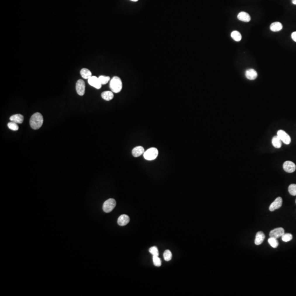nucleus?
<instances>
[{"label": "nucleus", "mask_w": 296, "mask_h": 296, "mask_svg": "<svg viewBox=\"0 0 296 296\" xmlns=\"http://www.w3.org/2000/svg\"><path fill=\"white\" fill-rule=\"evenodd\" d=\"M149 251L153 256H159V251H158L157 248L156 247V246H153V247L150 248Z\"/></svg>", "instance_id": "obj_26"}, {"label": "nucleus", "mask_w": 296, "mask_h": 296, "mask_svg": "<svg viewBox=\"0 0 296 296\" xmlns=\"http://www.w3.org/2000/svg\"><path fill=\"white\" fill-rule=\"evenodd\" d=\"M88 82L91 86L96 89H100L102 87V84L100 82L99 77L95 76H92L88 79Z\"/></svg>", "instance_id": "obj_7"}, {"label": "nucleus", "mask_w": 296, "mask_h": 296, "mask_svg": "<svg viewBox=\"0 0 296 296\" xmlns=\"http://www.w3.org/2000/svg\"><path fill=\"white\" fill-rule=\"evenodd\" d=\"M114 92L112 91H105L102 93V97L104 100L106 101H109L113 99L114 98Z\"/></svg>", "instance_id": "obj_18"}, {"label": "nucleus", "mask_w": 296, "mask_h": 296, "mask_svg": "<svg viewBox=\"0 0 296 296\" xmlns=\"http://www.w3.org/2000/svg\"><path fill=\"white\" fill-rule=\"evenodd\" d=\"M285 234V230L283 228H277L271 230L269 233L270 237L278 239L280 237H282Z\"/></svg>", "instance_id": "obj_10"}, {"label": "nucleus", "mask_w": 296, "mask_h": 296, "mask_svg": "<svg viewBox=\"0 0 296 296\" xmlns=\"http://www.w3.org/2000/svg\"><path fill=\"white\" fill-rule=\"evenodd\" d=\"M277 136L285 144L288 145L290 144L291 141V137L285 131L283 130H278L277 133Z\"/></svg>", "instance_id": "obj_5"}, {"label": "nucleus", "mask_w": 296, "mask_h": 296, "mask_svg": "<svg viewBox=\"0 0 296 296\" xmlns=\"http://www.w3.org/2000/svg\"><path fill=\"white\" fill-rule=\"evenodd\" d=\"M282 205H283V199L281 197L277 198L270 205V211L273 212L276 210H278L282 206Z\"/></svg>", "instance_id": "obj_9"}, {"label": "nucleus", "mask_w": 296, "mask_h": 296, "mask_svg": "<svg viewBox=\"0 0 296 296\" xmlns=\"http://www.w3.org/2000/svg\"></svg>", "instance_id": "obj_33"}, {"label": "nucleus", "mask_w": 296, "mask_h": 296, "mask_svg": "<svg viewBox=\"0 0 296 296\" xmlns=\"http://www.w3.org/2000/svg\"><path fill=\"white\" fill-rule=\"evenodd\" d=\"M131 1H133V2H137V1H138V0H131Z\"/></svg>", "instance_id": "obj_32"}, {"label": "nucleus", "mask_w": 296, "mask_h": 296, "mask_svg": "<svg viewBox=\"0 0 296 296\" xmlns=\"http://www.w3.org/2000/svg\"><path fill=\"white\" fill-rule=\"evenodd\" d=\"M245 76L248 80H254L256 79L258 74L255 70L253 69H249L246 71Z\"/></svg>", "instance_id": "obj_11"}, {"label": "nucleus", "mask_w": 296, "mask_h": 296, "mask_svg": "<svg viewBox=\"0 0 296 296\" xmlns=\"http://www.w3.org/2000/svg\"><path fill=\"white\" fill-rule=\"evenodd\" d=\"M159 155V151L155 148H151L146 151L143 154L145 159L151 161L156 159Z\"/></svg>", "instance_id": "obj_3"}, {"label": "nucleus", "mask_w": 296, "mask_h": 296, "mask_svg": "<svg viewBox=\"0 0 296 296\" xmlns=\"http://www.w3.org/2000/svg\"><path fill=\"white\" fill-rule=\"evenodd\" d=\"M265 235L262 231H258L257 233L255 243L256 245H260L263 243L265 239Z\"/></svg>", "instance_id": "obj_15"}, {"label": "nucleus", "mask_w": 296, "mask_h": 296, "mask_svg": "<svg viewBox=\"0 0 296 296\" xmlns=\"http://www.w3.org/2000/svg\"><path fill=\"white\" fill-rule=\"evenodd\" d=\"M293 238V236L291 234H284L282 236V240L283 242H288Z\"/></svg>", "instance_id": "obj_28"}, {"label": "nucleus", "mask_w": 296, "mask_h": 296, "mask_svg": "<svg viewBox=\"0 0 296 296\" xmlns=\"http://www.w3.org/2000/svg\"><path fill=\"white\" fill-rule=\"evenodd\" d=\"M283 25L281 22H273L270 27V29L271 31L273 32H278L281 31L283 29Z\"/></svg>", "instance_id": "obj_17"}, {"label": "nucleus", "mask_w": 296, "mask_h": 296, "mask_svg": "<svg viewBox=\"0 0 296 296\" xmlns=\"http://www.w3.org/2000/svg\"><path fill=\"white\" fill-rule=\"evenodd\" d=\"M8 127L13 131H18L19 129L18 124L13 122H10L8 124Z\"/></svg>", "instance_id": "obj_27"}, {"label": "nucleus", "mask_w": 296, "mask_h": 296, "mask_svg": "<svg viewBox=\"0 0 296 296\" xmlns=\"http://www.w3.org/2000/svg\"><path fill=\"white\" fill-rule=\"evenodd\" d=\"M231 37L236 42H239L242 39V36L239 31H233L231 33Z\"/></svg>", "instance_id": "obj_21"}, {"label": "nucleus", "mask_w": 296, "mask_h": 296, "mask_svg": "<svg viewBox=\"0 0 296 296\" xmlns=\"http://www.w3.org/2000/svg\"><path fill=\"white\" fill-rule=\"evenodd\" d=\"M272 144L274 147H275V148H278L279 149L282 146V141L280 139V138L278 136H274L273 139H272Z\"/></svg>", "instance_id": "obj_19"}, {"label": "nucleus", "mask_w": 296, "mask_h": 296, "mask_svg": "<svg viewBox=\"0 0 296 296\" xmlns=\"http://www.w3.org/2000/svg\"><path fill=\"white\" fill-rule=\"evenodd\" d=\"M9 119L11 120V121L15 122L16 124H22L24 121V116L21 114H15L11 116Z\"/></svg>", "instance_id": "obj_16"}, {"label": "nucleus", "mask_w": 296, "mask_h": 296, "mask_svg": "<svg viewBox=\"0 0 296 296\" xmlns=\"http://www.w3.org/2000/svg\"><path fill=\"white\" fill-rule=\"evenodd\" d=\"M110 88L112 92L119 93L122 89V82L118 76H114L110 80Z\"/></svg>", "instance_id": "obj_2"}, {"label": "nucleus", "mask_w": 296, "mask_h": 296, "mask_svg": "<svg viewBox=\"0 0 296 296\" xmlns=\"http://www.w3.org/2000/svg\"><path fill=\"white\" fill-rule=\"evenodd\" d=\"M283 168L286 172L293 173L296 171V166L291 161H286L283 164Z\"/></svg>", "instance_id": "obj_6"}, {"label": "nucleus", "mask_w": 296, "mask_h": 296, "mask_svg": "<svg viewBox=\"0 0 296 296\" xmlns=\"http://www.w3.org/2000/svg\"><path fill=\"white\" fill-rule=\"evenodd\" d=\"M238 19L243 22H249L251 20V17L249 14L245 12H241L238 15Z\"/></svg>", "instance_id": "obj_14"}, {"label": "nucleus", "mask_w": 296, "mask_h": 296, "mask_svg": "<svg viewBox=\"0 0 296 296\" xmlns=\"http://www.w3.org/2000/svg\"><path fill=\"white\" fill-rule=\"evenodd\" d=\"M130 218L126 214H122L119 217L117 220V223L120 226H124L127 225L129 222Z\"/></svg>", "instance_id": "obj_12"}, {"label": "nucleus", "mask_w": 296, "mask_h": 296, "mask_svg": "<svg viewBox=\"0 0 296 296\" xmlns=\"http://www.w3.org/2000/svg\"><path fill=\"white\" fill-rule=\"evenodd\" d=\"M43 122L44 118L40 112H36L31 116L30 120V124L32 129H38L41 128Z\"/></svg>", "instance_id": "obj_1"}, {"label": "nucleus", "mask_w": 296, "mask_h": 296, "mask_svg": "<svg viewBox=\"0 0 296 296\" xmlns=\"http://www.w3.org/2000/svg\"><path fill=\"white\" fill-rule=\"evenodd\" d=\"M144 152L145 150L143 147H142L141 146H138L133 149L132 154L134 157H137L144 154Z\"/></svg>", "instance_id": "obj_13"}, {"label": "nucleus", "mask_w": 296, "mask_h": 296, "mask_svg": "<svg viewBox=\"0 0 296 296\" xmlns=\"http://www.w3.org/2000/svg\"><path fill=\"white\" fill-rule=\"evenodd\" d=\"M153 260L154 262V264L155 266L159 267L161 265V261L159 256H153Z\"/></svg>", "instance_id": "obj_29"}, {"label": "nucleus", "mask_w": 296, "mask_h": 296, "mask_svg": "<svg viewBox=\"0 0 296 296\" xmlns=\"http://www.w3.org/2000/svg\"><path fill=\"white\" fill-rule=\"evenodd\" d=\"M291 38L293 41L296 42V31L293 32L291 34Z\"/></svg>", "instance_id": "obj_30"}, {"label": "nucleus", "mask_w": 296, "mask_h": 296, "mask_svg": "<svg viewBox=\"0 0 296 296\" xmlns=\"http://www.w3.org/2000/svg\"><path fill=\"white\" fill-rule=\"evenodd\" d=\"M292 3L293 5H296V0H292Z\"/></svg>", "instance_id": "obj_31"}, {"label": "nucleus", "mask_w": 296, "mask_h": 296, "mask_svg": "<svg viewBox=\"0 0 296 296\" xmlns=\"http://www.w3.org/2000/svg\"><path fill=\"white\" fill-rule=\"evenodd\" d=\"M81 76L84 79H89L92 76L91 71L86 68H83L80 71Z\"/></svg>", "instance_id": "obj_20"}, {"label": "nucleus", "mask_w": 296, "mask_h": 296, "mask_svg": "<svg viewBox=\"0 0 296 296\" xmlns=\"http://www.w3.org/2000/svg\"><path fill=\"white\" fill-rule=\"evenodd\" d=\"M76 89L77 94L82 96L85 93V83L82 80H79L76 84Z\"/></svg>", "instance_id": "obj_8"}, {"label": "nucleus", "mask_w": 296, "mask_h": 296, "mask_svg": "<svg viewBox=\"0 0 296 296\" xmlns=\"http://www.w3.org/2000/svg\"><path fill=\"white\" fill-rule=\"evenodd\" d=\"M164 257L165 260L166 261H169L171 260L172 259V253L171 252L167 250H166L164 253Z\"/></svg>", "instance_id": "obj_23"}, {"label": "nucleus", "mask_w": 296, "mask_h": 296, "mask_svg": "<svg viewBox=\"0 0 296 296\" xmlns=\"http://www.w3.org/2000/svg\"><path fill=\"white\" fill-rule=\"evenodd\" d=\"M288 192L292 196L296 195V184H292L288 186Z\"/></svg>", "instance_id": "obj_25"}, {"label": "nucleus", "mask_w": 296, "mask_h": 296, "mask_svg": "<svg viewBox=\"0 0 296 296\" xmlns=\"http://www.w3.org/2000/svg\"><path fill=\"white\" fill-rule=\"evenodd\" d=\"M116 205V202L115 199H109L107 200L103 203V210L106 213L111 212Z\"/></svg>", "instance_id": "obj_4"}, {"label": "nucleus", "mask_w": 296, "mask_h": 296, "mask_svg": "<svg viewBox=\"0 0 296 296\" xmlns=\"http://www.w3.org/2000/svg\"><path fill=\"white\" fill-rule=\"evenodd\" d=\"M99 79L103 85V84H106L110 80V77L109 76L101 75L99 77Z\"/></svg>", "instance_id": "obj_24"}, {"label": "nucleus", "mask_w": 296, "mask_h": 296, "mask_svg": "<svg viewBox=\"0 0 296 296\" xmlns=\"http://www.w3.org/2000/svg\"><path fill=\"white\" fill-rule=\"evenodd\" d=\"M268 243L270 244V245L273 248H277L278 245V241L277 240V239L276 238H270L269 239H268Z\"/></svg>", "instance_id": "obj_22"}]
</instances>
